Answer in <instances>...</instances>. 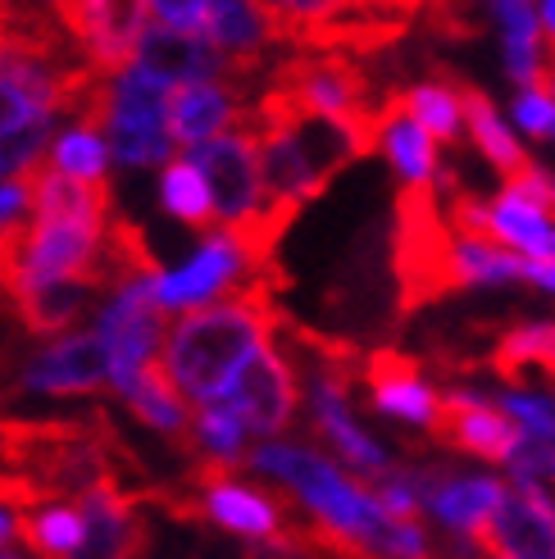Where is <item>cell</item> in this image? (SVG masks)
Wrapping results in <instances>:
<instances>
[{
  "instance_id": "obj_1",
  "label": "cell",
  "mask_w": 555,
  "mask_h": 559,
  "mask_svg": "<svg viewBox=\"0 0 555 559\" xmlns=\"http://www.w3.org/2000/svg\"><path fill=\"white\" fill-rule=\"evenodd\" d=\"M251 473L269 478L296 510L300 555L328 559H437L420 519H392L374 487L351 468L300 441H264L246 455Z\"/></svg>"
},
{
  "instance_id": "obj_2",
  "label": "cell",
  "mask_w": 555,
  "mask_h": 559,
  "mask_svg": "<svg viewBox=\"0 0 555 559\" xmlns=\"http://www.w3.org/2000/svg\"><path fill=\"white\" fill-rule=\"evenodd\" d=\"M278 287H251L241 296L187 310L160 346V369L178 386L182 401L214 405L233 378L273 342L278 328Z\"/></svg>"
},
{
  "instance_id": "obj_3",
  "label": "cell",
  "mask_w": 555,
  "mask_h": 559,
  "mask_svg": "<svg viewBox=\"0 0 555 559\" xmlns=\"http://www.w3.org/2000/svg\"><path fill=\"white\" fill-rule=\"evenodd\" d=\"M178 514H197L219 523L224 533L246 537L256 559H292L300 555L296 546V510L278 491H260L237 473L201 468L191 473V500H178Z\"/></svg>"
},
{
  "instance_id": "obj_4",
  "label": "cell",
  "mask_w": 555,
  "mask_h": 559,
  "mask_svg": "<svg viewBox=\"0 0 555 559\" xmlns=\"http://www.w3.org/2000/svg\"><path fill=\"white\" fill-rule=\"evenodd\" d=\"M169 96H174L169 82H160L155 73L137 64L105 78L101 136L109 146V159L128 164V169H155V164L174 159Z\"/></svg>"
},
{
  "instance_id": "obj_5",
  "label": "cell",
  "mask_w": 555,
  "mask_h": 559,
  "mask_svg": "<svg viewBox=\"0 0 555 559\" xmlns=\"http://www.w3.org/2000/svg\"><path fill=\"white\" fill-rule=\"evenodd\" d=\"M278 283H283L278 269L251 260V250L237 241V233L210 228L205 241L197 246V255H187L169 273H155V305L164 314L169 310L187 314V310H201V305L241 296L251 287H278Z\"/></svg>"
},
{
  "instance_id": "obj_6",
  "label": "cell",
  "mask_w": 555,
  "mask_h": 559,
  "mask_svg": "<svg viewBox=\"0 0 555 559\" xmlns=\"http://www.w3.org/2000/svg\"><path fill=\"white\" fill-rule=\"evenodd\" d=\"M96 337L109 355V386L128 382L132 373H142L146 365L160 359L164 346V310L155 305V273L151 277H132V283L115 287L96 305Z\"/></svg>"
},
{
  "instance_id": "obj_7",
  "label": "cell",
  "mask_w": 555,
  "mask_h": 559,
  "mask_svg": "<svg viewBox=\"0 0 555 559\" xmlns=\"http://www.w3.org/2000/svg\"><path fill=\"white\" fill-rule=\"evenodd\" d=\"M187 159L201 169L210 201H214V228H237V223L256 218L269 195H264V178H260V151L256 136L241 123L210 136L201 146H187Z\"/></svg>"
},
{
  "instance_id": "obj_8",
  "label": "cell",
  "mask_w": 555,
  "mask_h": 559,
  "mask_svg": "<svg viewBox=\"0 0 555 559\" xmlns=\"http://www.w3.org/2000/svg\"><path fill=\"white\" fill-rule=\"evenodd\" d=\"M219 405H228L241 418V428L264 441H278L296 424L300 378L292 369V359L283 355V346H278V337L233 378V386L219 396Z\"/></svg>"
},
{
  "instance_id": "obj_9",
  "label": "cell",
  "mask_w": 555,
  "mask_h": 559,
  "mask_svg": "<svg viewBox=\"0 0 555 559\" xmlns=\"http://www.w3.org/2000/svg\"><path fill=\"white\" fill-rule=\"evenodd\" d=\"M474 546L483 559H555V496L506 483Z\"/></svg>"
},
{
  "instance_id": "obj_10",
  "label": "cell",
  "mask_w": 555,
  "mask_h": 559,
  "mask_svg": "<svg viewBox=\"0 0 555 559\" xmlns=\"http://www.w3.org/2000/svg\"><path fill=\"white\" fill-rule=\"evenodd\" d=\"M73 506L82 514V546L73 559H137L146 550V514L115 478L92 483L82 496H73Z\"/></svg>"
},
{
  "instance_id": "obj_11",
  "label": "cell",
  "mask_w": 555,
  "mask_h": 559,
  "mask_svg": "<svg viewBox=\"0 0 555 559\" xmlns=\"http://www.w3.org/2000/svg\"><path fill=\"white\" fill-rule=\"evenodd\" d=\"M405 473L420 510H428L451 537H464V542H474L483 533L496 500L506 491V483L487 478V473H451V468H405Z\"/></svg>"
},
{
  "instance_id": "obj_12",
  "label": "cell",
  "mask_w": 555,
  "mask_h": 559,
  "mask_svg": "<svg viewBox=\"0 0 555 559\" xmlns=\"http://www.w3.org/2000/svg\"><path fill=\"white\" fill-rule=\"evenodd\" d=\"M359 382H365L369 409L397 418L410 428H437V409H441V391L424 378V369L414 365L401 350H374L369 359H359Z\"/></svg>"
},
{
  "instance_id": "obj_13",
  "label": "cell",
  "mask_w": 555,
  "mask_h": 559,
  "mask_svg": "<svg viewBox=\"0 0 555 559\" xmlns=\"http://www.w3.org/2000/svg\"><path fill=\"white\" fill-rule=\"evenodd\" d=\"M151 23L146 0H78L73 46L101 78L132 64V50Z\"/></svg>"
},
{
  "instance_id": "obj_14",
  "label": "cell",
  "mask_w": 555,
  "mask_h": 559,
  "mask_svg": "<svg viewBox=\"0 0 555 559\" xmlns=\"http://www.w3.org/2000/svg\"><path fill=\"white\" fill-rule=\"evenodd\" d=\"M433 437L487 464H506L519 445V428L496 409V401H487L483 391H469V386H456L441 396Z\"/></svg>"
},
{
  "instance_id": "obj_15",
  "label": "cell",
  "mask_w": 555,
  "mask_h": 559,
  "mask_svg": "<svg viewBox=\"0 0 555 559\" xmlns=\"http://www.w3.org/2000/svg\"><path fill=\"white\" fill-rule=\"evenodd\" d=\"M105 382H109V355L96 332L55 337L19 373V391H37V396H92Z\"/></svg>"
},
{
  "instance_id": "obj_16",
  "label": "cell",
  "mask_w": 555,
  "mask_h": 559,
  "mask_svg": "<svg viewBox=\"0 0 555 559\" xmlns=\"http://www.w3.org/2000/svg\"><path fill=\"white\" fill-rule=\"evenodd\" d=\"M246 105H251V96L237 92L233 82H191V87H174V96H169L174 146H201L210 136L237 128Z\"/></svg>"
},
{
  "instance_id": "obj_17",
  "label": "cell",
  "mask_w": 555,
  "mask_h": 559,
  "mask_svg": "<svg viewBox=\"0 0 555 559\" xmlns=\"http://www.w3.org/2000/svg\"><path fill=\"white\" fill-rule=\"evenodd\" d=\"M374 151L392 159V169L401 174L405 191H428L437 182V142L405 115V105L397 92H387L378 100L374 115Z\"/></svg>"
},
{
  "instance_id": "obj_18",
  "label": "cell",
  "mask_w": 555,
  "mask_h": 559,
  "mask_svg": "<svg viewBox=\"0 0 555 559\" xmlns=\"http://www.w3.org/2000/svg\"><path fill=\"white\" fill-rule=\"evenodd\" d=\"M27 191H33V223H101L115 218V191L109 182H78L55 174L50 164L27 169Z\"/></svg>"
},
{
  "instance_id": "obj_19",
  "label": "cell",
  "mask_w": 555,
  "mask_h": 559,
  "mask_svg": "<svg viewBox=\"0 0 555 559\" xmlns=\"http://www.w3.org/2000/svg\"><path fill=\"white\" fill-rule=\"evenodd\" d=\"M483 241L519 260H555V214L501 191L496 201H483Z\"/></svg>"
},
{
  "instance_id": "obj_20",
  "label": "cell",
  "mask_w": 555,
  "mask_h": 559,
  "mask_svg": "<svg viewBox=\"0 0 555 559\" xmlns=\"http://www.w3.org/2000/svg\"><path fill=\"white\" fill-rule=\"evenodd\" d=\"M96 287L87 283H33L23 287L10 305L19 323L33 332V337H69V332H82V319L96 310Z\"/></svg>"
},
{
  "instance_id": "obj_21",
  "label": "cell",
  "mask_w": 555,
  "mask_h": 559,
  "mask_svg": "<svg viewBox=\"0 0 555 559\" xmlns=\"http://www.w3.org/2000/svg\"><path fill=\"white\" fill-rule=\"evenodd\" d=\"M492 10L496 27H501V60L506 73L519 87H533L542 78V60H546V41L538 27V5L533 0H483Z\"/></svg>"
},
{
  "instance_id": "obj_22",
  "label": "cell",
  "mask_w": 555,
  "mask_h": 559,
  "mask_svg": "<svg viewBox=\"0 0 555 559\" xmlns=\"http://www.w3.org/2000/svg\"><path fill=\"white\" fill-rule=\"evenodd\" d=\"M115 396H119L137 418H142L146 428L187 441V432H191V409H187V401L178 396V386L164 378L160 359H155V365H146L142 373H132L128 382H119Z\"/></svg>"
},
{
  "instance_id": "obj_23",
  "label": "cell",
  "mask_w": 555,
  "mask_h": 559,
  "mask_svg": "<svg viewBox=\"0 0 555 559\" xmlns=\"http://www.w3.org/2000/svg\"><path fill=\"white\" fill-rule=\"evenodd\" d=\"M460 105H464V132L474 136V146H479V155L492 164L496 174H501L506 182L510 178H519L523 169H533V159L523 155V146L515 142V132H510V123L496 115V105H492V96H483L479 87H460Z\"/></svg>"
},
{
  "instance_id": "obj_24",
  "label": "cell",
  "mask_w": 555,
  "mask_h": 559,
  "mask_svg": "<svg viewBox=\"0 0 555 559\" xmlns=\"http://www.w3.org/2000/svg\"><path fill=\"white\" fill-rule=\"evenodd\" d=\"M246 432L241 418L228 409V405H201L191 414V432H187V445L197 451V464L201 468H219V473H237L246 464Z\"/></svg>"
},
{
  "instance_id": "obj_25",
  "label": "cell",
  "mask_w": 555,
  "mask_h": 559,
  "mask_svg": "<svg viewBox=\"0 0 555 559\" xmlns=\"http://www.w3.org/2000/svg\"><path fill=\"white\" fill-rule=\"evenodd\" d=\"M405 115L420 123L433 142H447L456 146L464 136V105H460V87L447 78H433V82H414V87L397 92Z\"/></svg>"
},
{
  "instance_id": "obj_26",
  "label": "cell",
  "mask_w": 555,
  "mask_h": 559,
  "mask_svg": "<svg viewBox=\"0 0 555 559\" xmlns=\"http://www.w3.org/2000/svg\"><path fill=\"white\" fill-rule=\"evenodd\" d=\"M19 542L27 550H37L42 559H73V550L82 546V514L73 500H50L19 514Z\"/></svg>"
},
{
  "instance_id": "obj_27",
  "label": "cell",
  "mask_w": 555,
  "mask_h": 559,
  "mask_svg": "<svg viewBox=\"0 0 555 559\" xmlns=\"http://www.w3.org/2000/svg\"><path fill=\"white\" fill-rule=\"evenodd\" d=\"M160 205H164V214H169V218L187 223V228H197V233H210L214 228L210 187H205L201 169L187 155L164 164V174H160Z\"/></svg>"
},
{
  "instance_id": "obj_28",
  "label": "cell",
  "mask_w": 555,
  "mask_h": 559,
  "mask_svg": "<svg viewBox=\"0 0 555 559\" xmlns=\"http://www.w3.org/2000/svg\"><path fill=\"white\" fill-rule=\"evenodd\" d=\"M492 369L501 378H523V373L555 378V323L510 328L492 350Z\"/></svg>"
},
{
  "instance_id": "obj_29",
  "label": "cell",
  "mask_w": 555,
  "mask_h": 559,
  "mask_svg": "<svg viewBox=\"0 0 555 559\" xmlns=\"http://www.w3.org/2000/svg\"><path fill=\"white\" fill-rule=\"evenodd\" d=\"M109 146L105 136L92 132V128H64L55 132L50 142V169L64 174V178H78V182H109Z\"/></svg>"
},
{
  "instance_id": "obj_30",
  "label": "cell",
  "mask_w": 555,
  "mask_h": 559,
  "mask_svg": "<svg viewBox=\"0 0 555 559\" xmlns=\"http://www.w3.org/2000/svg\"><path fill=\"white\" fill-rule=\"evenodd\" d=\"M510 424L519 428V437H533V441H555V396H542V391H506L496 401Z\"/></svg>"
},
{
  "instance_id": "obj_31",
  "label": "cell",
  "mask_w": 555,
  "mask_h": 559,
  "mask_svg": "<svg viewBox=\"0 0 555 559\" xmlns=\"http://www.w3.org/2000/svg\"><path fill=\"white\" fill-rule=\"evenodd\" d=\"M510 468V483L515 487H555V441H533V437H519L515 455L506 460Z\"/></svg>"
},
{
  "instance_id": "obj_32",
  "label": "cell",
  "mask_w": 555,
  "mask_h": 559,
  "mask_svg": "<svg viewBox=\"0 0 555 559\" xmlns=\"http://www.w3.org/2000/svg\"><path fill=\"white\" fill-rule=\"evenodd\" d=\"M510 119L533 136V142H555V96L533 82V87H519L515 105H510Z\"/></svg>"
},
{
  "instance_id": "obj_33",
  "label": "cell",
  "mask_w": 555,
  "mask_h": 559,
  "mask_svg": "<svg viewBox=\"0 0 555 559\" xmlns=\"http://www.w3.org/2000/svg\"><path fill=\"white\" fill-rule=\"evenodd\" d=\"M146 10H151L155 27H169V33H182V37H201L210 0H146Z\"/></svg>"
},
{
  "instance_id": "obj_34",
  "label": "cell",
  "mask_w": 555,
  "mask_h": 559,
  "mask_svg": "<svg viewBox=\"0 0 555 559\" xmlns=\"http://www.w3.org/2000/svg\"><path fill=\"white\" fill-rule=\"evenodd\" d=\"M538 27H542V41H551L555 50V0H538Z\"/></svg>"
},
{
  "instance_id": "obj_35",
  "label": "cell",
  "mask_w": 555,
  "mask_h": 559,
  "mask_svg": "<svg viewBox=\"0 0 555 559\" xmlns=\"http://www.w3.org/2000/svg\"><path fill=\"white\" fill-rule=\"evenodd\" d=\"M10 542H19V514L0 506V550H10Z\"/></svg>"
},
{
  "instance_id": "obj_36",
  "label": "cell",
  "mask_w": 555,
  "mask_h": 559,
  "mask_svg": "<svg viewBox=\"0 0 555 559\" xmlns=\"http://www.w3.org/2000/svg\"><path fill=\"white\" fill-rule=\"evenodd\" d=\"M365 5H378V10H392V14H405V19H414V14H420V5H424V0H365Z\"/></svg>"
},
{
  "instance_id": "obj_37",
  "label": "cell",
  "mask_w": 555,
  "mask_h": 559,
  "mask_svg": "<svg viewBox=\"0 0 555 559\" xmlns=\"http://www.w3.org/2000/svg\"><path fill=\"white\" fill-rule=\"evenodd\" d=\"M551 214H555V178H551Z\"/></svg>"
},
{
  "instance_id": "obj_38",
  "label": "cell",
  "mask_w": 555,
  "mask_h": 559,
  "mask_svg": "<svg viewBox=\"0 0 555 559\" xmlns=\"http://www.w3.org/2000/svg\"><path fill=\"white\" fill-rule=\"evenodd\" d=\"M0 559H19V555H10V550H0Z\"/></svg>"
}]
</instances>
